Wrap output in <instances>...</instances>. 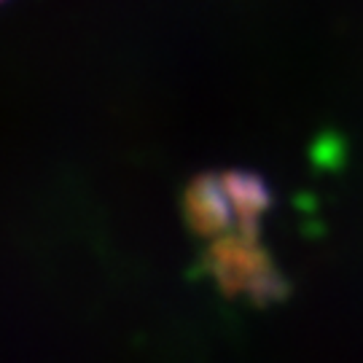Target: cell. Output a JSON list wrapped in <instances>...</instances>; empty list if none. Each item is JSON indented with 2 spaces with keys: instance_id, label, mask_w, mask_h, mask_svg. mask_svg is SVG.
<instances>
[{
  "instance_id": "6da1fadb",
  "label": "cell",
  "mask_w": 363,
  "mask_h": 363,
  "mask_svg": "<svg viewBox=\"0 0 363 363\" xmlns=\"http://www.w3.org/2000/svg\"><path fill=\"white\" fill-rule=\"evenodd\" d=\"M269 208V191L256 175L223 172L191 183L186 194L189 223L208 240L259 234L261 216Z\"/></svg>"
},
{
  "instance_id": "7a4b0ae2",
  "label": "cell",
  "mask_w": 363,
  "mask_h": 363,
  "mask_svg": "<svg viewBox=\"0 0 363 363\" xmlns=\"http://www.w3.org/2000/svg\"><path fill=\"white\" fill-rule=\"evenodd\" d=\"M208 264L213 277L229 294L272 298L283 288V280L274 272V264L269 261L267 250L261 247L259 234L213 240Z\"/></svg>"
}]
</instances>
